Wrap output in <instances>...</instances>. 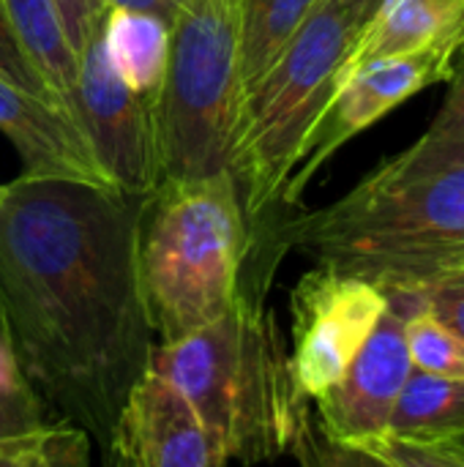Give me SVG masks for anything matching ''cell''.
<instances>
[{"label":"cell","mask_w":464,"mask_h":467,"mask_svg":"<svg viewBox=\"0 0 464 467\" xmlns=\"http://www.w3.org/2000/svg\"><path fill=\"white\" fill-rule=\"evenodd\" d=\"M148 197L19 175L0 200V306L22 369L104 451L156 348L137 271Z\"/></svg>","instance_id":"obj_1"},{"label":"cell","mask_w":464,"mask_h":467,"mask_svg":"<svg viewBox=\"0 0 464 467\" xmlns=\"http://www.w3.org/2000/svg\"><path fill=\"white\" fill-rule=\"evenodd\" d=\"M276 241L383 293L464 263V137L427 131L331 205L287 213Z\"/></svg>","instance_id":"obj_2"},{"label":"cell","mask_w":464,"mask_h":467,"mask_svg":"<svg viewBox=\"0 0 464 467\" xmlns=\"http://www.w3.org/2000/svg\"><path fill=\"white\" fill-rule=\"evenodd\" d=\"M148 372L164 378L243 465L290 454L312 402L298 389L287 339L268 298L238 293L213 323L156 345Z\"/></svg>","instance_id":"obj_3"},{"label":"cell","mask_w":464,"mask_h":467,"mask_svg":"<svg viewBox=\"0 0 464 467\" xmlns=\"http://www.w3.org/2000/svg\"><path fill=\"white\" fill-rule=\"evenodd\" d=\"M356 36L358 25L345 5L320 0L265 74L243 90L227 170L249 238L295 211L284 205V186L339 88Z\"/></svg>","instance_id":"obj_4"},{"label":"cell","mask_w":464,"mask_h":467,"mask_svg":"<svg viewBox=\"0 0 464 467\" xmlns=\"http://www.w3.org/2000/svg\"><path fill=\"white\" fill-rule=\"evenodd\" d=\"M249 224L230 172L161 183L142 208L137 271L156 345L219 320L241 293Z\"/></svg>","instance_id":"obj_5"},{"label":"cell","mask_w":464,"mask_h":467,"mask_svg":"<svg viewBox=\"0 0 464 467\" xmlns=\"http://www.w3.org/2000/svg\"><path fill=\"white\" fill-rule=\"evenodd\" d=\"M241 8L243 0H183L170 25L167 68L153 101L161 183L230 172L243 99Z\"/></svg>","instance_id":"obj_6"},{"label":"cell","mask_w":464,"mask_h":467,"mask_svg":"<svg viewBox=\"0 0 464 467\" xmlns=\"http://www.w3.org/2000/svg\"><path fill=\"white\" fill-rule=\"evenodd\" d=\"M464 47V22L443 38L391 57L369 60L342 77L331 104L325 107L320 123L306 140L301 161L295 164L287 186L284 205L298 208V200L314 172L356 134L366 131L383 115L397 109L410 96L421 93L429 85L449 82L454 60Z\"/></svg>","instance_id":"obj_7"},{"label":"cell","mask_w":464,"mask_h":467,"mask_svg":"<svg viewBox=\"0 0 464 467\" xmlns=\"http://www.w3.org/2000/svg\"><path fill=\"white\" fill-rule=\"evenodd\" d=\"M388 309L386 293L358 276L314 265L290 296V361L309 402L331 391Z\"/></svg>","instance_id":"obj_8"},{"label":"cell","mask_w":464,"mask_h":467,"mask_svg":"<svg viewBox=\"0 0 464 467\" xmlns=\"http://www.w3.org/2000/svg\"><path fill=\"white\" fill-rule=\"evenodd\" d=\"M153 101L118 79L96 30L79 52L74 115L109 186L131 197H148L161 183Z\"/></svg>","instance_id":"obj_9"},{"label":"cell","mask_w":464,"mask_h":467,"mask_svg":"<svg viewBox=\"0 0 464 467\" xmlns=\"http://www.w3.org/2000/svg\"><path fill=\"white\" fill-rule=\"evenodd\" d=\"M410 372L413 361L405 342V317L388 304L345 378L314 400L312 413L317 427L325 438L356 449L386 438Z\"/></svg>","instance_id":"obj_10"},{"label":"cell","mask_w":464,"mask_h":467,"mask_svg":"<svg viewBox=\"0 0 464 467\" xmlns=\"http://www.w3.org/2000/svg\"><path fill=\"white\" fill-rule=\"evenodd\" d=\"M0 134L22 159V178L74 181L112 189L77 118L55 99L0 79Z\"/></svg>","instance_id":"obj_11"},{"label":"cell","mask_w":464,"mask_h":467,"mask_svg":"<svg viewBox=\"0 0 464 467\" xmlns=\"http://www.w3.org/2000/svg\"><path fill=\"white\" fill-rule=\"evenodd\" d=\"M115 443L134 467H224L227 457L191 405L159 375L145 372L120 416Z\"/></svg>","instance_id":"obj_12"},{"label":"cell","mask_w":464,"mask_h":467,"mask_svg":"<svg viewBox=\"0 0 464 467\" xmlns=\"http://www.w3.org/2000/svg\"><path fill=\"white\" fill-rule=\"evenodd\" d=\"M462 22L464 0H383L356 36V44L342 66V77L369 60L421 49Z\"/></svg>","instance_id":"obj_13"},{"label":"cell","mask_w":464,"mask_h":467,"mask_svg":"<svg viewBox=\"0 0 464 467\" xmlns=\"http://www.w3.org/2000/svg\"><path fill=\"white\" fill-rule=\"evenodd\" d=\"M5 19L49 93L74 115L79 57L52 0H0ZM77 118V115H74Z\"/></svg>","instance_id":"obj_14"},{"label":"cell","mask_w":464,"mask_h":467,"mask_svg":"<svg viewBox=\"0 0 464 467\" xmlns=\"http://www.w3.org/2000/svg\"><path fill=\"white\" fill-rule=\"evenodd\" d=\"M98 30L118 79L139 96H156L170 55V25L145 11L109 5Z\"/></svg>","instance_id":"obj_15"},{"label":"cell","mask_w":464,"mask_h":467,"mask_svg":"<svg viewBox=\"0 0 464 467\" xmlns=\"http://www.w3.org/2000/svg\"><path fill=\"white\" fill-rule=\"evenodd\" d=\"M388 435L405 441H464V380L413 369L394 408Z\"/></svg>","instance_id":"obj_16"},{"label":"cell","mask_w":464,"mask_h":467,"mask_svg":"<svg viewBox=\"0 0 464 467\" xmlns=\"http://www.w3.org/2000/svg\"><path fill=\"white\" fill-rule=\"evenodd\" d=\"M320 0H243L241 8V74L243 90L257 82L298 33Z\"/></svg>","instance_id":"obj_17"},{"label":"cell","mask_w":464,"mask_h":467,"mask_svg":"<svg viewBox=\"0 0 464 467\" xmlns=\"http://www.w3.org/2000/svg\"><path fill=\"white\" fill-rule=\"evenodd\" d=\"M60 421L27 380L0 306V443L36 435Z\"/></svg>","instance_id":"obj_18"},{"label":"cell","mask_w":464,"mask_h":467,"mask_svg":"<svg viewBox=\"0 0 464 467\" xmlns=\"http://www.w3.org/2000/svg\"><path fill=\"white\" fill-rule=\"evenodd\" d=\"M402 317H405V342L413 369L435 378L464 380V339H459L429 312L407 309L402 312Z\"/></svg>","instance_id":"obj_19"},{"label":"cell","mask_w":464,"mask_h":467,"mask_svg":"<svg viewBox=\"0 0 464 467\" xmlns=\"http://www.w3.org/2000/svg\"><path fill=\"white\" fill-rule=\"evenodd\" d=\"M88 462L90 438L66 421L0 443V467H88Z\"/></svg>","instance_id":"obj_20"},{"label":"cell","mask_w":464,"mask_h":467,"mask_svg":"<svg viewBox=\"0 0 464 467\" xmlns=\"http://www.w3.org/2000/svg\"><path fill=\"white\" fill-rule=\"evenodd\" d=\"M388 304L407 312V309H421L438 317L446 328H451L459 339H464V263L440 268L438 274L427 276L424 282L386 293Z\"/></svg>","instance_id":"obj_21"},{"label":"cell","mask_w":464,"mask_h":467,"mask_svg":"<svg viewBox=\"0 0 464 467\" xmlns=\"http://www.w3.org/2000/svg\"><path fill=\"white\" fill-rule=\"evenodd\" d=\"M290 454L301 467H394L366 449L345 446L325 438L314 421V413H309V419L304 421Z\"/></svg>","instance_id":"obj_22"},{"label":"cell","mask_w":464,"mask_h":467,"mask_svg":"<svg viewBox=\"0 0 464 467\" xmlns=\"http://www.w3.org/2000/svg\"><path fill=\"white\" fill-rule=\"evenodd\" d=\"M364 449L394 467H464V441H405L386 435Z\"/></svg>","instance_id":"obj_23"},{"label":"cell","mask_w":464,"mask_h":467,"mask_svg":"<svg viewBox=\"0 0 464 467\" xmlns=\"http://www.w3.org/2000/svg\"><path fill=\"white\" fill-rule=\"evenodd\" d=\"M0 79L16 85V88H25L36 96H44V99H55L49 93V88L44 85V79L36 74V68L30 66V60L25 57L8 19H5V11H3V3H0ZM57 101V99H55ZM60 104V101H57Z\"/></svg>","instance_id":"obj_24"},{"label":"cell","mask_w":464,"mask_h":467,"mask_svg":"<svg viewBox=\"0 0 464 467\" xmlns=\"http://www.w3.org/2000/svg\"><path fill=\"white\" fill-rule=\"evenodd\" d=\"M60 19H63V27H66V36L79 57V52L85 49L88 38L98 30L109 3L107 0H52Z\"/></svg>","instance_id":"obj_25"},{"label":"cell","mask_w":464,"mask_h":467,"mask_svg":"<svg viewBox=\"0 0 464 467\" xmlns=\"http://www.w3.org/2000/svg\"><path fill=\"white\" fill-rule=\"evenodd\" d=\"M429 131L464 137V47L459 49L457 60H454V71H451V79H449L446 101H443L438 118L432 120Z\"/></svg>","instance_id":"obj_26"},{"label":"cell","mask_w":464,"mask_h":467,"mask_svg":"<svg viewBox=\"0 0 464 467\" xmlns=\"http://www.w3.org/2000/svg\"><path fill=\"white\" fill-rule=\"evenodd\" d=\"M109 5H120V8H131V11H145L153 14L159 19H164L167 25H172V19L178 16L183 0H107Z\"/></svg>","instance_id":"obj_27"},{"label":"cell","mask_w":464,"mask_h":467,"mask_svg":"<svg viewBox=\"0 0 464 467\" xmlns=\"http://www.w3.org/2000/svg\"><path fill=\"white\" fill-rule=\"evenodd\" d=\"M339 3L350 11V16H353L356 25H358V33H361V27L372 19V14L380 8L383 0H339Z\"/></svg>","instance_id":"obj_28"},{"label":"cell","mask_w":464,"mask_h":467,"mask_svg":"<svg viewBox=\"0 0 464 467\" xmlns=\"http://www.w3.org/2000/svg\"><path fill=\"white\" fill-rule=\"evenodd\" d=\"M107 467H134V462L118 443H112V449L107 451Z\"/></svg>","instance_id":"obj_29"},{"label":"cell","mask_w":464,"mask_h":467,"mask_svg":"<svg viewBox=\"0 0 464 467\" xmlns=\"http://www.w3.org/2000/svg\"><path fill=\"white\" fill-rule=\"evenodd\" d=\"M3 192H5V186H3V183H0V200H3Z\"/></svg>","instance_id":"obj_30"}]
</instances>
